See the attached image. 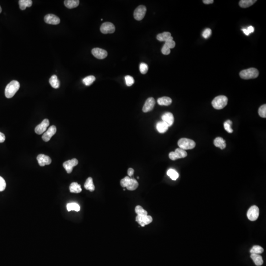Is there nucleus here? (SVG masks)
Here are the masks:
<instances>
[{
    "mask_svg": "<svg viewBox=\"0 0 266 266\" xmlns=\"http://www.w3.org/2000/svg\"><path fill=\"white\" fill-rule=\"evenodd\" d=\"M168 126L167 124L163 121H159L156 124V129L158 132L160 133H164L167 131Z\"/></svg>",
    "mask_w": 266,
    "mask_h": 266,
    "instance_id": "obj_18",
    "label": "nucleus"
},
{
    "mask_svg": "<svg viewBox=\"0 0 266 266\" xmlns=\"http://www.w3.org/2000/svg\"><path fill=\"white\" fill-rule=\"evenodd\" d=\"M148 70V65L145 63H142L139 66V71L142 74H146Z\"/></svg>",
    "mask_w": 266,
    "mask_h": 266,
    "instance_id": "obj_37",
    "label": "nucleus"
},
{
    "mask_svg": "<svg viewBox=\"0 0 266 266\" xmlns=\"http://www.w3.org/2000/svg\"><path fill=\"white\" fill-rule=\"evenodd\" d=\"M96 79L95 76H89L84 78L83 79V82L86 86H90L93 83H94Z\"/></svg>",
    "mask_w": 266,
    "mask_h": 266,
    "instance_id": "obj_31",
    "label": "nucleus"
},
{
    "mask_svg": "<svg viewBox=\"0 0 266 266\" xmlns=\"http://www.w3.org/2000/svg\"><path fill=\"white\" fill-rule=\"evenodd\" d=\"M44 21L47 24L57 25L60 22V19L54 14H48L44 17Z\"/></svg>",
    "mask_w": 266,
    "mask_h": 266,
    "instance_id": "obj_15",
    "label": "nucleus"
},
{
    "mask_svg": "<svg viewBox=\"0 0 266 266\" xmlns=\"http://www.w3.org/2000/svg\"><path fill=\"white\" fill-rule=\"evenodd\" d=\"M135 212L137 214V216H147V212L143 209L141 205H137L135 208Z\"/></svg>",
    "mask_w": 266,
    "mask_h": 266,
    "instance_id": "obj_34",
    "label": "nucleus"
},
{
    "mask_svg": "<svg viewBox=\"0 0 266 266\" xmlns=\"http://www.w3.org/2000/svg\"><path fill=\"white\" fill-rule=\"evenodd\" d=\"M165 44L168 47H169L170 49L174 48L175 46V42L173 41V38L172 37H171L168 41L165 42Z\"/></svg>",
    "mask_w": 266,
    "mask_h": 266,
    "instance_id": "obj_39",
    "label": "nucleus"
},
{
    "mask_svg": "<svg viewBox=\"0 0 266 266\" xmlns=\"http://www.w3.org/2000/svg\"><path fill=\"white\" fill-rule=\"evenodd\" d=\"M20 83L17 80H13L8 84L5 89V96L7 98H12L19 90Z\"/></svg>",
    "mask_w": 266,
    "mask_h": 266,
    "instance_id": "obj_1",
    "label": "nucleus"
},
{
    "mask_svg": "<svg viewBox=\"0 0 266 266\" xmlns=\"http://www.w3.org/2000/svg\"><path fill=\"white\" fill-rule=\"evenodd\" d=\"M232 124V122L230 120H228L224 123V129L229 133H232L233 132V130L232 129L231 127Z\"/></svg>",
    "mask_w": 266,
    "mask_h": 266,
    "instance_id": "obj_35",
    "label": "nucleus"
},
{
    "mask_svg": "<svg viewBox=\"0 0 266 266\" xmlns=\"http://www.w3.org/2000/svg\"><path fill=\"white\" fill-rule=\"evenodd\" d=\"M134 174V170L132 168H129L128 170V175L129 177H131L133 176V175Z\"/></svg>",
    "mask_w": 266,
    "mask_h": 266,
    "instance_id": "obj_45",
    "label": "nucleus"
},
{
    "mask_svg": "<svg viewBox=\"0 0 266 266\" xmlns=\"http://www.w3.org/2000/svg\"><path fill=\"white\" fill-rule=\"evenodd\" d=\"M70 191L71 193H79L82 191L81 186L77 183H72L70 186Z\"/></svg>",
    "mask_w": 266,
    "mask_h": 266,
    "instance_id": "obj_27",
    "label": "nucleus"
},
{
    "mask_svg": "<svg viewBox=\"0 0 266 266\" xmlns=\"http://www.w3.org/2000/svg\"><path fill=\"white\" fill-rule=\"evenodd\" d=\"M146 8L145 6H139L136 8L134 13L135 19L137 20L140 21L143 19L146 15Z\"/></svg>",
    "mask_w": 266,
    "mask_h": 266,
    "instance_id": "obj_7",
    "label": "nucleus"
},
{
    "mask_svg": "<svg viewBox=\"0 0 266 266\" xmlns=\"http://www.w3.org/2000/svg\"><path fill=\"white\" fill-rule=\"evenodd\" d=\"M213 143H214V146H216V147H219L221 150L224 149L226 146L225 141L221 137L216 138V139H214Z\"/></svg>",
    "mask_w": 266,
    "mask_h": 266,
    "instance_id": "obj_19",
    "label": "nucleus"
},
{
    "mask_svg": "<svg viewBox=\"0 0 266 266\" xmlns=\"http://www.w3.org/2000/svg\"><path fill=\"white\" fill-rule=\"evenodd\" d=\"M79 163L78 160L74 158L70 160H68L63 163V167L68 174H70L72 172L73 168Z\"/></svg>",
    "mask_w": 266,
    "mask_h": 266,
    "instance_id": "obj_12",
    "label": "nucleus"
},
{
    "mask_svg": "<svg viewBox=\"0 0 266 266\" xmlns=\"http://www.w3.org/2000/svg\"><path fill=\"white\" fill-rule=\"evenodd\" d=\"M5 135L3 133L0 132V143H2V142H5Z\"/></svg>",
    "mask_w": 266,
    "mask_h": 266,
    "instance_id": "obj_44",
    "label": "nucleus"
},
{
    "mask_svg": "<svg viewBox=\"0 0 266 266\" xmlns=\"http://www.w3.org/2000/svg\"><path fill=\"white\" fill-rule=\"evenodd\" d=\"M203 2L204 4L209 5V4H212L214 2V1L213 0H204Z\"/></svg>",
    "mask_w": 266,
    "mask_h": 266,
    "instance_id": "obj_46",
    "label": "nucleus"
},
{
    "mask_svg": "<svg viewBox=\"0 0 266 266\" xmlns=\"http://www.w3.org/2000/svg\"><path fill=\"white\" fill-rule=\"evenodd\" d=\"M258 114L261 117H266V104L260 106L258 109Z\"/></svg>",
    "mask_w": 266,
    "mask_h": 266,
    "instance_id": "obj_36",
    "label": "nucleus"
},
{
    "mask_svg": "<svg viewBox=\"0 0 266 266\" xmlns=\"http://www.w3.org/2000/svg\"><path fill=\"white\" fill-rule=\"evenodd\" d=\"M162 119L163 121L167 124L168 127H171L172 124H174V115L170 112H167L164 113L162 116Z\"/></svg>",
    "mask_w": 266,
    "mask_h": 266,
    "instance_id": "obj_17",
    "label": "nucleus"
},
{
    "mask_svg": "<svg viewBox=\"0 0 266 266\" xmlns=\"http://www.w3.org/2000/svg\"><path fill=\"white\" fill-rule=\"evenodd\" d=\"M50 125V121L47 119H45L42 121V123L39 124L35 128V133L37 134L41 135L46 132L47 127Z\"/></svg>",
    "mask_w": 266,
    "mask_h": 266,
    "instance_id": "obj_10",
    "label": "nucleus"
},
{
    "mask_svg": "<svg viewBox=\"0 0 266 266\" xmlns=\"http://www.w3.org/2000/svg\"><path fill=\"white\" fill-rule=\"evenodd\" d=\"M161 51L164 55H168L171 53V49L169 47H168L166 44H164L162 48Z\"/></svg>",
    "mask_w": 266,
    "mask_h": 266,
    "instance_id": "obj_43",
    "label": "nucleus"
},
{
    "mask_svg": "<svg viewBox=\"0 0 266 266\" xmlns=\"http://www.w3.org/2000/svg\"><path fill=\"white\" fill-rule=\"evenodd\" d=\"M138 182L137 181V180L135 179L131 178L129 183L128 184V186L126 187V188L128 190L133 191L136 190L137 188L138 187Z\"/></svg>",
    "mask_w": 266,
    "mask_h": 266,
    "instance_id": "obj_29",
    "label": "nucleus"
},
{
    "mask_svg": "<svg viewBox=\"0 0 266 266\" xmlns=\"http://www.w3.org/2000/svg\"><path fill=\"white\" fill-rule=\"evenodd\" d=\"M33 2L31 0H20L19 1V5L20 9L21 10H25L27 7L32 6Z\"/></svg>",
    "mask_w": 266,
    "mask_h": 266,
    "instance_id": "obj_26",
    "label": "nucleus"
},
{
    "mask_svg": "<svg viewBox=\"0 0 266 266\" xmlns=\"http://www.w3.org/2000/svg\"><path fill=\"white\" fill-rule=\"evenodd\" d=\"M259 209L256 205H253L249 209L247 212V216L249 220L255 221L258 218Z\"/></svg>",
    "mask_w": 266,
    "mask_h": 266,
    "instance_id": "obj_6",
    "label": "nucleus"
},
{
    "mask_svg": "<svg viewBox=\"0 0 266 266\" xmlns=\"http://www.w3.org/2000/svg\"><path fill=\"white\" fill-rule=\"evenodd\" d=\"M258 76L259 71L254 68L242 70L239 72V76L244 79H256Z\"/></svg>",
    "mask_w": 266,
    "mask_h": 266,
    "instance_id": "obj_3",
    "label": "nucleus"
},
{
    "mask_svg": "<svg viewBox=\"0 0 266 266\" xmlns=\"http://www.w3.org/2000/svg\"><path fill=\"white\" fill-rule=\"evenodd\" d=\"M49 82L53 88L57 89L59 87L60 81L56 75H53L49 80Z\"/></svg>",
    "mask_w": 266,
    "mask_h": 266,
    "instance_id": "obj_24",
    "label": "nucleus"
},
{
    "mask_svg": "<svg viewBox=\"0 0 266 266\" xmlns=\"http://www.w3.org/2000/svg\"><path fill=\"white\" fill-rule=\"evenodd\" d=\"M187 156L186 151L181 148H176L174 152H171L169 154V158L172 160H175L178 159L184 158Z\"/></svg>",
    "mask_w": 266,
    "mask_h": 266,
    "instance_id": "obj_5",
    "label": "nucleus"
},
{
    "mask_svg": "<svg viewBox=\"0 0 266 266\" xmlns=\"http://www.w3.org/2000/svg\"><path fill=\"white\" fill-rule=\"evenodd\" d=\"M125 79L126 84L128 86H132L133 84L134 83V79L130 76H126L125 77Z\"/></svg>",
    "mask_w": 266,
    "mask_h": 266,
    "instance_id": "obj_40",
    "label": "nucleus"
},
{
    "mask_svg": "<svg viewBox=\"0 0 266 266\" xmlns=\"http://www.w3.org/2000/svg\"><path fill=\"white\" fill-rule=\"evenodd\" d=\"M228 99L227 97L220 95L216 97L212 101V105L216 109H221L224 108L228 104Z\"/></svg>",
    "mask_w": 266,
    "mask_h": 266,
    "instance_id": "obj_2",
    "label": "nucleus"
},
{
    "mask_svg": "<svg viewBox=\"0 0 266 266\" xmlns=\"http://www.w3.org/2000/svg\"><path fill=\"white\" fill-rule=\"evenodd\" d=\"M115 27L114 25L110 22H105L100 27L101 32L104 34H112L115 32Z\"/></svg>",
    "mask_w": 266,
    "mask_h": 266,
    "instance_id": "obj_8",
    "label": "nucleus"
},
{
    "mask_svg": "<svg viewBox=\"0 0 266 266\" xmlns=\"http://www.w3.org/2000/svg\"><path fill=\"white\" fill-rule=\"evenodd\" d=\"M257 1L256 0H241L239 2L240 7L242 8H247L253 5Z\"/></svg>",
    "mask_w": 266,
    "mask_h": 266,
    "instance_id": "obj_28",
    "label": "nucleus"
},
{
    "mask_svg": "<svg viewBox=\"0 0 266 266\" xmlns=\"http://www.w3.org/2000/svg\"><path fill=\"white\" fill-rule=\"evenodd\" d=\"M212 30L209 28H207L205 29V30L203 31L202 35L205 39H208L210 37V35H212Z\"/></svg>",
    "mask_w": 266,
    "mask_h": 266,
    "instance_id": "obj_41",
    "label": "nucleus"
},
{
    "mask_svg": "<svg viewBox=\"0 0 266 266\" xmlns=\"http://www.w3.org/2000/svg\"><path fill=\"white\" fill-rule=\"evenodd\" d=\"M67 208L68 212L71 210H75L76 212H79L80 210L79 205L76 203H72L68 204L67 205Z\"/></svg>",
    "mask_w": 266,
    "mask_h": 266,
    "instance_id": "obj_33",
    "label": "nucleus"
},
{
    "mask_svg": "<svg viewBox=\"0 0 266 266\" xmlns=\"http://www.w3.org/2000/svg\"><path fill=\"white\" fill-rule=\"evenodd\" d=\"M170 32H165L157 35V39L160 42H166L171 37Z\"/></svg>",
    "mask_w": 266,
    "mask_h": 266,
    "instance_id": "obj_25",
    "label": "nucleus"
},
{
    "mask_svg": "<svg viewBox=\"0 0 266 266\" xmlns=\"http://www.w3.org/2000/svg\"><path fill=\"white\" fill-rule=\"evenodd\" d=\"M92 54L99 59H103L108 56V52L105 50L100 48H94L92 50Z\"/></svg>",
    "mask_w": 266,
    "mask_h": 266,
    "instance_id": "obj_11",
    "label": "nucleus"
},
{
    "mask_svg": "<svg viewBox=\"0 0 266 266\" xmlns=\"http://www.w3.org/2000/svg\"><path fill=\"white\" fill-rule=\"evenodd\" d=\"M79 4V0H66L64 1V5L68 9H74L76 8Z\"/></svg>",
    "mask_w": 266,
    "mask_h": 266,
    "instance_id": "obj_21",
    "label": "nucleus"
},
{
    "mask_svg": "<svg viewBox=\"0 0 266 266\" xmlns=\"http://www.w3.org/2000/svg\"><path fill=\"white\" fill-rule=\"evenodd\" d=\"M179 148L184 150H192L196 146V143L192 139L187 138H181L177 142Z\"/></svg>",
    "mask_w": 266,
    "mask_h": 266,
    "instance_id": "obj_4",
    "label": "nucleus"
},
{
    "mask_svg": "<svg viewBox=\"0 0 266 266\" xmlns=\"http://www.w3.org/2000/svg\"><path fill=\"white\" fill-rule=\"evenodd\" d=\"M131 178L129 176H126L122 179L120 181L121 186L123 187H126L130 181Z\"/></svg>",
    "mask_w": 266,
    "mask_h": 266,
    "instance_id": "obj_38",
    "label": "nucleus"
},
{
    "mask_svg": "<svg viewBox=\"0 0 266 266\" xmlns=\"http://www.w3.org/2000/svg\"><path fill=\"white\" fill-rule=\"evenodd\" d=\"M263 252V248L259 246H253L250 250V252L251 254H260L262 253Z\"/></svg>",
    "mask_w": 266,
    "mask_h": 266,
    "instance_id": "obj_32",
    "label": "nucleus"
},
{
    "mask_svg": "<svg viewBox=\"0 0 266 266\" xmlns=\"http://www.w3.org/2000/svg\"><path fill=\"white\" fill-rule=\"evenodd\" d=\"M56 133V127L55 126L52 125L49 128L42 136V139L44 142H48L53 135Z\"/></svg>",
    "mask_w": 266,
    "mask_h": 266,
    "instance_id": "obj_13",
    "label": "nucleus"
},
{
    "mask_svg": "<svg viewBox=\"0 0 266 266\" xmlns=\"http://www.w3.org/2000/svg\"><path fill=\"white\" fill-rule=\"evenodd\" d=\"M247 30H248L249 33L250 34V33H253V32H254V28L253 27L250 26L248 27V28H247Z\"/></svg>",
    "mask_w": 266,
    "mask_h": 266,
    "instance_id": "obj_47",
    "label": "nucleus"
},
{
    "mask_svg": "<svg viewBox=\"0 0 266 266\" xmlns=\"http://www.w3.org/2000/svg\"><path fill=\"white\" fill-rule=\"evenodd\" d=\"M155 105V101L153 98L150 97L146 100L145 105L142 108V111L144 113H147L153 109Z\"/></svg>",
    "mask_w": 266,
    "mask_h": 266,
    "instance_id": "obj_14",
    "label": "nucleus"
},
{
    "mask_svg": "<svg viewBox=\"0 0 266 266\" xmlns=\"http://www.w3.org/2000/svg\"><path fill=\"white\" fill-rule=\"evenodd\" d=\"M153 219L150 216H137L136 221L142 227H145V225L149 224L152 222Z\"/></svg>",
    "mask_w": 266,
    "mask_h": 266,
    "instance_id": "obj_9",
    "label": "nucleus"
},
{
    "mask_svg": "<svg viewBox=\"0 0 266 266\" xmlns=\"http://www.w3.org/2000/svg\"><path fill=\"white\" fill-rule=\"evenodd\" d=\"M157 103L160 105H169L172 103V100L168 97L159 98L157 100Z\"/></svg>",
    "mask_w": 266,
    "mask_h": 266,
    "instance_id": "obj_20",
    "label": "nucleus"
},
{
    "mask_svg": "<svg viewBox=\"0 0 266 266\" xmlns=\"http://www.w3.org/2000/svg\"><path fill=\"white\" fill-rule=\"evenodd\" d=\"M242 31L246 35H249L250 34L249 33V32H248V30H247V29H242Z\"/></svg>",
    "mask_w": 266,
    "mask_h": 266,
    "instance_id": "obj_48",
    "label": "nucleus"
},
{
    "mask_svg": "<svg viewBox=\"0 0 266 266\" xmlns=\"http://www.w3.org/2000/svg\"><path fill=\"white\" fill-rule=\"evenodd\" d=\"M84 187L86 190H89L91 192L94 191L95 190V186L93 184V179L92 177H88L86 179L85 184H84Z\"/></svg>",
    "mask_w": 266,
    "mask_h": 266,
    "instance_id": "obj_23",
    "label": "nucleus"
},
{
    "mask_svg": "<svg viewBox=\"0 0 266 266\" xmlns=\"http://www.w3.org/2000/svg\"><path fill=\"white\" fill-rule=\"evenodd\" d=\"M1 12H2V8H1V6H0V13H1Z\"/></svg>",
    "mask_w": 266,
    "mask_h": 266,
    "instance_id": "obj_49",
    "label": "nucleus"
},
{
    "mask_svg": "<svg viewBox=\"0 0 266 266\" xmlns=\"http://www.w3.org/2000/svg\"><path fill=\"white\" fill-rule=\"evenodd\" d=\"M250 257L256 266H260L263 265V260L262 257L260 255L251 254Z\"/></svg>",
    "mask_w": 266,
    "mask_h": 266,
    "instance_id": "obj_22",
    "label": "nucleus"
},
{
    "mask_svg": "<svg viewBox=\"0 0 266 266\" xmlns=\"http://www.w3.org/2000/svg\"><path fill=\"white\" fill-rule=\"evenodd\" d=\"M167 175L173 180H175L178 179L179 176L178 172L174 169H169L167 172Z\"/></svg>",
    "mask_w": 266,
    "mask_h": 266,
    "instance_id": "obj_30",
    "label": "nucleus"
},
{
    "mask_svg": "<svg viewBox=\"0 0 266 266\" xmlns=\"http://www.w3.org/2000/svg\"><path fill=\"white\" fill-rule=\"evenodd\" d=\"M37 160L39 166L43 167L45 165H48L51 163V159L49 156L44 154L39 155L37 157Z\"/></svg>",
    "mask_w": 266,
    "mask_h": 266,
    "instance_id": "obj_16",
    "label": "nucleus"
},
{
    "mask_svg": "<svg viewBox=\"0 0 266 266\" xmlns=\"http://www.w3.org/2000/svg\"><path fill=\"white\" fill-rule=\"evenodd\" d=\"M6 187V183L3 177L0 176V192L3 191Z\"/></svg>",
    "mask_w": 266,
    "mask_h": 266,
    "instance_id": "obj_42",
    "label": "nucleus"
}]
</instances>
